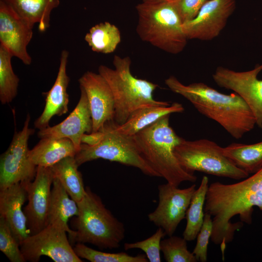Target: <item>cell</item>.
Masks as SVG:
<instances>
[{"instance_id":"cell-19","label":"cell","mask_w":262,"mask_h":262,"mask_svg":"<svg viewBox=\"0 0 262 262\" xmlns=\"http://www.w3.org/2000/svg\"><path fill=\"white\" fill-rule=\"evenodd\" d=\"M68 56V51L62 50L56 79L51 89L46 93L45 105L42 113L34 122L35 128L39 130L49 126V121L53 116H61L68 110L69 95L67 88L69 78L66 74Z\"/></svg>"},{"instance_id":"cell-23","label":"cell","mask_w":262,"mask_h":262,"mask_svg":"<svg viewBox=\"0 0 262 262\" xmlns=\"http://www.w3.org/2000/svg\"><path fill=\"white\" fill-rule=\"evenodd\" d=\"M32 27L38 23V30L44 32L49 27L52 11L59 0H4Z\"/></svg>"},{"instance_id":"cell-5","label":"cell","mask_w":262,"mask_h":262,"mask_svg":"<svg viewBox=\"0 0 262 262\" xmlns=\"http://www.w3.org/2000/svg\"><path fill=\"white\" fill-rule=\"evenodd\" d=\"M75 156L78 166L91 161L103 159L133 166L145 175L160 177L141 154L132 136L119 133L113 120L107 122L98 131L85 133Z\"/></svg>"},{"instance_id":"cell-26","label":"cell","mask_w":262,"mask_h":262,"mask_svg":"<svg viewBox=\"0 0 262 262\" xmlns=\"http://www.w3.org/2000/svg\"><path fill=\"white\" fill-rule=\"evenodd\" d=\"M209 185L208 178L203 176L200 185L192 196L186 212V225L183 233V237L187 241H192L196 238L203 224L204 207Z\"/></svg>"},{"instance_id":"cell-6","label":"cell","mask_w":262,"mask_h":262,"mask_svg":"<svg viewBox=\"0 0 262 262\" xmlns=\"http://www.w3.org/2000/svg\"><path fill=\"white\" fill-rule=\"evenodd\" d=\"M135 9L136 33L143 41L173 54L183 51L188 38L173 1H142Z\"/></svg>"},{"instance_id":"cell-35","label":"cell","mask_w":262,"mask_h":262,"mask_svg":"<svg viewBox=\"0 0 262 262\" xmlns=\"http://www.w3.org/2000/svg\"><path fill=\"white\" fill-rule=\"evenodd\" d=\"M175 0H142V1L145 2H164V1H172Z\"/></svg>"},{"instance_id":"cell-27","label":"cell","mask_w":262,"mask_h":262,"mask_svg":"<svg viewBox=\"0 0 262 262\" xmlns=\"http://www.w3.org/2000/svg\"><path fill=\"white\" fill-rule=\"evenodd\" d=\"M92 51L98 53H113L121 42L119 29L114 24L105 21L91 27L84 37Z\"/></svg>"},{"instance_id":"cell-11","label":"cell","mask_w":262,"mask_h":262,"mask_svg":"<svg viewBox=\"0 0 262 262\" xmlns=\"http://www.w3.org/2000/svg\"><path fill=\"white\" fill-rule=\"evenodd\" d=\"M195 184L180 189L168 182L158 187L159 201L155 210L148 214V218L156 226L162 228L166 235H173L180 222L185 218Z\"/></svg>"},{"instance_id":"cell-13","label":"cell","mask_w":262,"mask_h":262,"mask_svg":"<svg viewBox=\"0 0 262 262\" xmlns=\"http://www.w3.org/2000/svg\"><path fill=\"white\" fill-rule=\"evenodd\" d=\"M53 179L51 167L37 166L33 180L24 182L28 202L23 211L30 235L39 232L48 225Z\"/></svg>"},{"instance_id":"cell-16","label":"cell","mask_w":262,"mask_h":262,"mask_svg":"<svg viewBox=\"0 0 262 262\" xmlns=\"http://www.w3.org/2000/svg\"><path fill=\"white\" fill-rule=\"evenodd\" d=\"M79 82L89 102L93 123L92 132H97L107 122L114 120L115 100L112 91L99 73L88 71L79 79Z\"/></svg>"},{"instance_id":"cell-24","label":"cell","mask_w":262,"mask_h":262,"mask_svg":"<svg viewBox=\"0 0 262 262\" xmlns=\"http://www.w3.org/2000/svg\"><path fill=\"white\" fill-rule=\"evenodd\" d=\"M224 155L249 175L262 168V141L252 144L233 143L223 147Z\"/></svg>"},{"instance_id":"cell-31","label":"cell","mask_w":262,"mask_h":262,"mask_svg":"<svg viewBox=\"0 0 262 262\" xmlns=\"http://www.w3.org/2000/svg\"><path fill=\"white\" fill-rule=\"evenodd\" d=\"M165 235L164 230L158 228L149 237L134 243H126L124 244V248L126 250L140 249L145 252L148 262H160L161 242Z\"/></svg>"},{"instance_id":"cell-7","label":"cell","mask_w":262,"mask_h":262,"mask_svg":"<svg viewBox=\"0 0 262 262\" xmlns=\"http://www.w3.org/2000/svg\"><path fill=\"white\" fill-rule=\"evenodd\" d=\"M85 189L84 196L77 202L78 213L73 221L76 230L72 241L102 249L118 248L125 236L124 224L106 208L98 196L89 187Z\"/></svg>"},{"instance_id":"cell-18","label":"cell","mask_w":262,"mask_h":262,"mask_svg":"<svg viewBox=\"0 0 262 262\" xmlns=\"http://www.w3.org/2000/svg\"><path fill=\"white\" fill-rule=\"evenodd\" d=\"M27 199L24 182L16 183L0 190V216L5 219L19 245L30 235L22 209Z\"/></svg>"},{"instance_id":"cell-4","label":"cell","mask_w":262,"mask_h":262,"mask_svg":"<svg viewBox=\"0 0 262 262\" xmlns=\"http://www.w3.org/2000/svg\"><path fill=\"white\" fill-rule=\"evenodd\" d=\"M113 63L114 69L100 65L98 71L112 91L115 100L114 121L116 125L124 123L130 115L140 107L171 105L169 102L156 100L153 98V93L158 87V84L133 76L130 57L115 55Z\"/></svg>"},{"instance_id":"cell-28","label":"cell","mask_w":262,"mask_h":262,"mask_svg":"<svg viewBox=\"0 0 262 262\" xmlns=\"http://www.w3.org/2000/svg\"><path fill=\"white\" fill-rule=\"evenodd\" d=\"M12 57L0 45V100L2 104L11 102L17 94L19 79L13 70Z\"/></svg>"},{"instance_id":"cell-8","label":"cell","mask_w":262,"mask_h":262,"mask_svg":"<svg viewBox=\"0 0 262 262\" xmlns=\"http://www.w3.org/2000/svg\"><path fill=\"white\" fill-rule=\"evenodd\" d=\"M180 165L187 171H199L218 177L240 180L249 174L237 167L224 154L223 147L213 141L183 138L174 148Z\"/></svg>"},{"instance_id":"cell-15","label":"cell","mask_w":262,"mask_h":262,"mask_svg":"<svg viewBox=\"0 0 262 262\" xmlns=\"http://www.w3.org/2000/svg\"><path fill=\"white\" fill-rule=\"evenodd\" d=\"M32 27L4 0H0V45L25 65L32 58L27 48L33 35Z\"/></svg>"},{"instance_id":"cell-33","label":"cell","mask_w":262,"mask_h":262,"mask_svg":"<svg viewBox=\"0 0 262 262\" xmlns=\"http://www.w3.org/2000/svg\"><path fill=\"white\" fill-rule=\"evenodd\" d=\"M213 220L211 215L205 213L203 223L196 237V243L193 253L197 261L206 262L207 261L208 246L211 237Z\"/></svg>"},{"instance_id":"cell-30","label":"cell","mask_w":262,"mask_h":262,"mask_svg":"<svg viewBox=\"0 0 262 262\" xmlns=\"http://www.w3.org/2000/svg\"><path fill=\"white\" fill-rule=\"evenodd\" d=\"M161 251L167 262H196L193 252L188 250L187 241L183 238L171 235L162 239Z\"/></svg>"},{"instance_id":"cell-14","label":"cell","mask_w":262,"mask_h":262,"mask_svg":"<svg viewBox=\"0 0 262 262\" xmlns=\"http://www.w3.org/2000/svg\"><path fill=\"white\" fill-rule=\"evenodd\" d=\"M235 8V0H207L195 18L183 23L187 38L209 41L216 37Z\"/></svg>"},{"instance_id":"cell-34","label":"cell","mask_w":262,"mask_h":262,"mask_svg":"<svg viewBox=\"0 0 262 262\" xmlns=\"http://www.w3.org/2000/svg\"><path fill=\"white\" fill-rule=\"evenodd\" d=\"M207 0H175L173 2L183 23L195 18Z\"/></svg>"},{"instance_id":"cell-10","label":"cell","mask_w":262,"mask_h":262,"mask_svg":"<svg viewBox=\"0 0 262 262\" xmlns=\"http://www.w3.org/2000/svg\"><path fill=\"white\" fill-rule=\"evenodd\" d=\"M61 227L48 224L39 232L29 235L20 245L26 260L37 262L41 256L49 257L55 262H82L75 253Z\"/></svg>"},{"instance_id":"cell-21","label":"cell","mask_w":262,"mask_h":262,"mask_svg":"<svg viewBox=\"0 0 262 262\" xmlns=\"http://www.w3.org/2000/svg\"><path fill=\"white\" fill-rule=\"evenodd\" d=\"M184 110L182 105L178 102L169 106H144L134 111L123 124L117 125L115 123V128L122 134L132 136L162 117L172 113H182Z\"/></svg>"},{"instance_id":"cell-12","label":"cell","mask_w":262,"mask_h":262,"mask_svg":"<svg viewBox=\"0 0 262 262\" xmlns=\"http://www.w3.org/2000/svg\"><path fill=\"white\" fill-rule=\"evenodd\" d=\"M262 64L246 71H236L223 66L213 74L219 86L233 91L245 101L253 114L256 125L262 129V80L258 78Z\"/></svg>"},{"instance_id":"cell-1","label":"cell","mask_w":262,"mask_h":262,"mask_svg":"<svg viewBox=\"0 0 262 262\" xmlns=\"http://www.w3.org/2000/svg\"><path fill=\"white\" fill-rule=\"evenodd\" d=\"M255 206L262 211V168L236 183L215 181L209 184L204 211L212 217L211 240L220 245L222 252L244 223H252Z\"/></svg>"},{"instance_id":"cell-2","label":"cell","mask_w":262,"mask_h":262,"mask_svg":"<svg viewBox=\"0 0 262 262\" xmlns=\"http://www.w3.org/2000/svg\"><path fill=\"white\" fill-rule=\"evenodd\" d=\"M165 83L174 93L185 98L199 113L221 126L232 137L239 139L256 125L249 107L238 95L223 94L203 82L188 85L171 76Z\"/></svg>"},{"instance_id":"cell-17","label":"cell","mask_w":262,"mask_h":262,"mask_svg":"<svg viewBox=\"0 0 262 262\" xmlns=\"http://www.w3.org/2000/svg\"><path fill=\"white\" fill-rule=\"evenodd\" d=\"M80 98L74 110L61 123L39 130L38 136L40 138H66L73 142L77 151L79 150L82 136L91 133L93 128L88 98L83 89L80 87Z\"/></svg>"},{"instance_id":"cell-25","label":"cell","mask_w":262,"mask_h":262,"mask_svg":"<svg viewBox=\"0 0 262 262\" xmlns=\"http://www.w3.org/2000/svg\"><path fill=\"white\" fill-rule=\"evenodd\" d=\"M78 167L75 156L66 157L51 167L54 178L60 181L70 197L76 202L81 201L86 194Z\"/></svg>"},{"instance_id":"cell-32","label":"cell","mask_w":262,"mask_h":262,"mask_svg":"<svg viewBox=\"0 0 262 262\" xmlns=\"http://www.w3.org/2000/svg\"><path fill=\"white\" fill-rule=\"evenodd\" d=\"M0 250L11 262H26L20 245L5 219L0 216Z\"/></svg>"},{"instance_id":"cell-20","label":"cell","mask_w":262,"mask_h":262,"mask_svg":"<svg viewBox=\"0 0 262 262\" xmlns=\"http://www.w3.org/2000/svg\"><path fill=\"white\" fill-rule=\"evenodd\" d=\"M77 151L68 138L45 137L29 150L28 156L36 166L51 167L66 157L75 156Z\"/></svg>"},{"instance_id":"cell-29","label":"cell","mask_w":262,"mask_h":262,"mask_svg":"<svg viewBox=\"0 0 262 262\" xmlns=\"http://www.w3.org/2000/svg\"><path fill=\"white\" fill-rule=\"evenodd\" d=\"M77 255L91 262H147L144 254L130 255L126 252H104L92 249L83 243H77L73 247Z\"/></svg>"},{"instance_id":"cell-22","label":"cell","mask_w":262,"mask_h":262,"mask_svg":"<svg viewBox=\"0 0 262 262\" xmlns=\"http://www.w3.org/2000/svg\"><path fill=\"white\" fill-rule=\"evenodd\" d=\"M52 186L48 225L62 228L72 240L75 231L69 228L67 222L70 217L78 215L77 203L70 197L57 178H54Z\"/></svg>"},{"instance_id":"cell-9","label":"cell","mask_w":262,"mask_h":262,"mask_svg":"<svg viewBox=\"0 0 262 262\" xmlns=\"http://www.w3.org/2000/svg\"><path fill=\"white\" fill-rule=\"evenodd\" d=\"M30 121L28 114L22 130L15 132L8 148L0 156V190L35 178L37 166L28 156V140L34 131L29 127Z\"/></svg>"},{"instance_id":"cell-3","label":"cell","mask_w":262,"mask_h":262,"mask_svg":"<svg viewBox=\"0 0 262 262\" xmlns=\"http://www.w3.org/2000/svg\"><path fill=\"white\" fill-rule=\"evenodd\" d=\"M170 115L162 117L133 137L142 156L160 177L179 187L184 181L196 182L197 177L185 170L175 155L174 148L183 138L170 126Z\"/></svg>"}]
</instances>
